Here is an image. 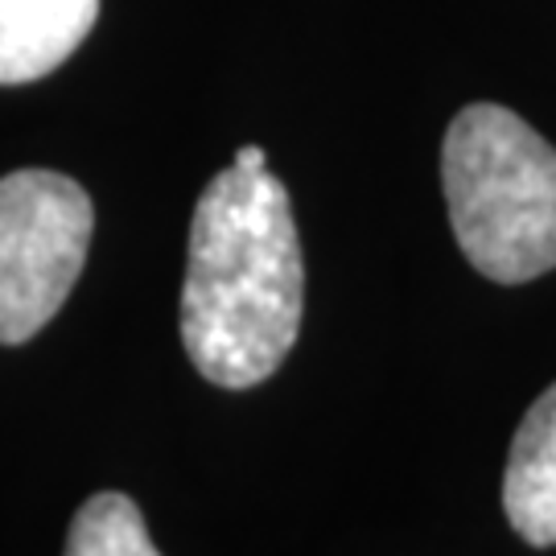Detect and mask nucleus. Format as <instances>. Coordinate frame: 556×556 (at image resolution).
<instances>
[{
	"label": "nucleus",
	"mask_w": 556,
	"mask_h": 556,
	"mask_svg": "<svg viewBox=\"0 0 556 556\" xmlns=\"http://www.w3.org/2000/svg\"><path fill=\"white\" fill-rule=\"evenodd\" d=\"M231 165H236V169H243V174H264V169H268V153H264L260 144H243Z\"/></svg>",
	"instance_id": "obj_7"
},
{
	"label": "nucleus",
	"mask_w": 556,
	"mask_h": 556,
	"mask_svg": "<svg viewBox=\"0 0 556 556\" xmlns=\"http://www.w3.org/2000/svg\"><path fill=\"white\" fill-rule=\"evenodd\" d=\"M305 264L289 190L268 169L227 165L211 178L190 223L181 285V346L202 379L243 392L293 351Z\"/></svg>",
	"instance_id": "obj_1"
},
{
	"label": "nucleus",
	"mask_w": 556,
	"mask_h": 556,
	"mask_svg": "<svg viewBox=\"0 0 556 556\" xmlns=\"http://www.w3.org/2000/svg\"><path fill=\"white\" fill-rule=\"evenodd\" d=\"M457 248L482 277L523 285L556 268V149L498 103L462 108L441 144Z\"/></svg>",
	"instance_id": "obj_2"
},
{
	"label": "nucleus",
	"mask_w": 556,
	"mask_h": 556,
	"mask_svg": "<svg viewBox=\"0 0 556 556\" xmlns=\"http://www.w3.org/2000/svg\"><path fill=\"white\" fill-rule=\"evenodd\" d=\"M503 511L528 544H556V383L519 420L503 475Z\"/></svg>",
	"instance_id": "obj_5"
},
{
	"label": "nucleus",
	"mask_w": 556,
	"mask_h": 556,
	"mask_svg": "<svg viewBox=\"0 0 556 556\" xmlns=\"http://www.w3.org/2000/svg\"><path fill=\"white\" fill-rule=\"evenodd\" d=\"M96 231L75 178L17 169L0 178V346H21L71 298Z\"/></svg>",
	"instance_id": "obj_3"
},
{
	"label": "nucleus",
	"mask_w": 556,
	"mask_h": 556,
	"mask_svg": "<svg viewBox=\"0 0 556 556\" xmlns=\"http://www.w3.org/2000/svg\"><path fill=\"white\" fill-rule=\"evenodd\" d=\"M62 556H161L140 507L119 491H100L71 519Z\"/></svg>",
	"instance_id": "obj_6"
},
{
	"label": "nucleus",
	"mask_w": 556,
	"mask_h": 556,
	"mask_svg": "<svg viewBox=\"0 0 556 556\" xmlns=\"http://www.w3.org/2000/svg\"><path fill=\"white\" fill-rule=\"evenodd\" d=\"M100 0H0V83H34L79 50Z\"/></svg>",
	"instance_id": "obj_4"
}]
</instances>
